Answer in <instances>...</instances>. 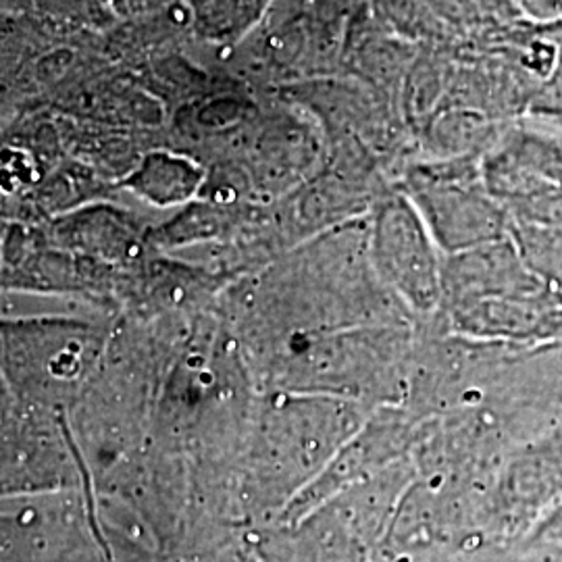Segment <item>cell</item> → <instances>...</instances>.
<instances>
[{
	"label": "cell",
	"instance_id": "52a82bcc",
	"mask_svg": "<svg viewBox=\"0 0 562 562\" xmlns=\"http://www.w3.org/2000/svg\"><path fill=\"white\" fill-rule=\"evenodd\" d=\"M533 18L562 20V0H522Z\"/></svg>",
	"mask_w": 562,
	"mask_h": 562
},
{
	"label": "cell",
	"instance_id": "ba28073f",
	"mask_svg": "<svg viewBox=\"0 0 562 562\" xmlns=\"http://www.w3.org/2000/svg\"><path fill=\"white\" fill-rule=\"evenodd\" d=\"M559 429H562V383L561 394H559Z\"/></svg>",
	"mask_w": 562,
	"mask_h": 562
},
{
	"label": "cell",
	"instance_id": "8992f818",
	"mask_svg": "<svg viewBox=\"0 0 562 562\" xmlns=\"http://www.w3.org/2000/svg\"><path fill=\"white\" fill-rule=\"evenodd\" d=\"M180 562H262L255 550V546H241L232 540H220V542L204 546L201 550L180 559Z\"/></svg>",
	"mask_w": 562,
	"mask_h": 562
},
{
	"label": "cell",
	"instance_id": "277c9868",
	"mask_svg": "<svg viewBox=\"0 0 562 562\" xmlns=\"http://www.w3.org/2000/svg\"><path fill=\"white\" fill-rule=\"evenodd\" d=\"M510 236L533 276L562 296V232L510 222Z\"/></svg>",
	"mask_w": 562,
	"mask_h": 562
},
{
	"label": "cell",
	"instance_id": "5b68a950",
	"mask_svg": "<svg viewBox=\"0 0 562 562\" xmlns=\"http://www.w3.org/2000/svg\"><path fill=\"white\" fill-rule=\"evenodd\" d=\"M506 211L510 215V222L529 223V225L562 232V192L519 202L508 206Z\"/></svg>",
	"mask_w": 562,
	"mask_h": 562
},
{
	"label": "cell",
	"instance_id": "6da1fadb",
	"mask_svg": "<svg viewBox=\"0 0 562 562\" xmlns=\"http://www.w3.org/2000/svg\"><path fill=\"white\" fill-rule=\"evenodd\" d=\"M440 246L411 199L383 202L369 232V262L383 285L417 313L443 301Z\"/></svg>",
	"mask_w": 562,
	"mask_h": 562
},
{
	"label": "cell",
	"instance_id": "7a4b0ae2",
	"mask_svg": "<svg viewBox=\"0 0 562 562\" xmlns=\"http://www.w3.org/2000/svg\"><path fill=\"white\" fill-rule=\"evenodd\" d=\"M415 209L419 211L436 244L450 252H464L510 234V215L485 183L461 171L423 173L413 186Z\"/></svg>",
	"mask_w": 562,
	"mask_h": 562
},
{
	"label": "cell",
	"instance_id": "9c48e42d",
	"mask_svg": "<svg viewBox=\"0 0 562 562\" xmlns=\"http://www.w3.org/2000/svg\"><path fill=\"white\" fill-rule=\"evenodd\" d=\"M552 121H557V123H559V125L562 127V113L561 115H557V117H552Z\"/></svg>",
	"mask_w": 562,
	"mask_h": 562
},
{
	"label": "cell",
	"instance_id": "3957f363",
	"mask_svg": "<svg viewBox=\"0 0 562 562\" xmlns=\"http://www.w3.org/2000/svg\"><path fill=\"white\" fill-rule=\"evenodd\" d=\"M483 183L504 209L562 192V142L533 130L513 132L485 162Z\"/></svg>",
	"mask_w": 562,
	"mask_h": 562
}]
</instances>
